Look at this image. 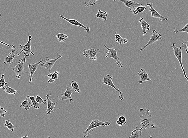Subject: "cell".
<instances>
[{
  "instance_id": "6da1fadb",
  "label": "cell",
  "mask_w": 188,
  "mask_h": 138,
  "mask_svg": "<svg viewBox=\"0 0 188 138\" xmlns=\"http://www.w3.org/2000/svg\"><path fill=\"white\" fill-rule=\"evenodd\" d=\"M151 111L148 109H140V112L141 113L140 116L141 121H140L141 125V129H146L149 130L150 128L154 129L155 126L152 121V115L150 113Z\"/></svg>"
},
{
  "instance_id": "7a4b0ae2",
  "label": "cell",
  "mask_w": 188,
  "mask_h": 138,
  "mask_svg": "<svg viewBox=\"0 0 188 138\" xmlns=\"http://www.w3.org/2000/svg\"><path fill=\"white\" fill-rule=\"evenodd\" d=\"M111 125V123L109 122H103L98 119L93 120L90 123V125L88 126L85 131H83L82 135L84 137H89V135H91L93 129L99 126H109Z\"/></svg>"
},
{
  "instance_id": "3957f363",
  "label": "cell",
  "mask_w": 188,
  "mask_h": 138,
  "mask_svg": "<svg viewBox=\"0 0 188 138\" xmlns=\"http://www.w3.org/2000/svg\"><path fill=\"white\" fill-rule=\"evenodd\" d=\"M171 47L173 48L174 55L175 56L176 59L178 60L180 65L183 74H184V77L187 81L188 85V77L187 76L186 74V71L184 68V67H183V62H182V55H183V53H182L181 47V46L180 48L177 47L176 46L175 43H173L172 45L171 46Z\"/></svg>"
},
{
  "instance_id": "277c9868",
  "label": "cell",
  "mask_w": 188,
  "mask_h": 138,
  "mask_svg": "<svg viewBox=\"0 0 188 138\" xmlns=\"http://www.w3.org/2000/svg\"><path fill=\"white\" fill-rule=\"evenodd\" d=\"M104 47L107 49L108 52H106V56H105V59L107 58H112L114 60L115 62L116 63L118 66L120 68H123V65L120 61V59L118 57L117 55V49H113V47L109 48H108L106 45H104Z\"/></svg>"
},
{
  "instance_id": "5b68a950",
  "label": "cell",
  "mask_w": 188,
  "mask_h": 138,
  "mask_svg": "<svg viewBox=\"0 0 188 138\" xmlns=\"http://www.w3.org/2000/svg\"><path fill=\"white\" fill-rule=\"evenodd\" d=\"M27 57L24 56L20 60L18 61V63L12 69V70L16 74V77L19 79L21 78L22 76L23 75L24 73H27L25 71L24 69V64L26 61Z\"/></svg>"
},
{
  "instance_id": "8992f818",
  "label": "cell",
  "mask_w": 188,
  "mask_h": 138,
  "mask_svg": "<svg viewBox=\"0 0 188 138\" xmlns=\"http://www.w3.org/2000/svg\"><path fill=\"white\" fill-rule=\"evenodd\" d=\"M113 79V76L111 75L107 74L105 77H103V81H102L103 84L111 87L115 89L116 90L118 91L119 92V100L122 101L124 99L123 93L120 90H119V89L116 87L115 85H114V83L113 82V81H112Z\"/></svg>"
},
{
  "instance_id": "52a82bcc",
  "label": "cell",
  "mask_w": 188,
  "mask_h": 138,
  "mask_svg": "<svg viewBox=\"0 0 188 138\" xmlns=\"http://www.w3.org/2000/svg\"><path fill=\"white\" fill-rule=\"evenodd\" d=\"M66 87V91L63 94H60V100L63 101H66L68 104H71L73 101L71 96L73 92H74V90L71 85V82L68 84Z\"/></svg>"
},
{
  "instance_id": "ba28073f",
  "label": "cell",
  "mask_w": 188,
  "mask_h": 138,
  "mask_svg": "<svg viewBox=\"0 0 188 138\" xmlns=\"http://www.w3.org/2000/svg\"><path fill=\"white\" fill-rule=\"evenodd\" d=\"M31 35H29L28 36V41L25 45L22 46L19 44V48L20 51L19 53H18V56L20 55V53L23 52H24V54L26 57H29L30 53H31L33 56L35 55V53L32 51L31 47Z\"/></svg>"
},
{
  "instance_id": "9c48e42d",
  "label": "cell",
  "mask_w": 188,
  "mask_h": 138,
  "mask_svg": "<svg viewBox=\"0 0 188 138\" xmlns=\"http://www.w3.org/2000/svg\"><path fill=\"white\" fill-rule=\"evenodd\" d=\"M162 39V37L161 35L159 33V32H157L156 30H154L153 32H152V35L150 38L149 40V41L146 45L141 48L140 50L141 52H143L149 46L153 44L156 42Z\"/></svg>"
},
{
  "instance_id": "30bf717a",
  "label": "cell",
  "mask_w": 188,
  "mask_h": 138,
  "mask_svg": "<svg viewBox=\"0 0 188 138\" xmlns=\"http://www.w3.org/2000/svg\"><path fill=\"white\" fill-rule=\"evenodd\" d=\"M83 51V55L84 56L89 58L90 60H97V55L101 52L99 49H90L89 50L85 49Z\"/></svg>"
},
{
  "instance_id": "8fae6325",
  "label": "cell",
  "mask_w": 188,
  "mask_h": 138,
  "mask_svg": "<svg viewBox=\"0 0 188 138\" xmlns=\"http://www.w3.org/2000/svg\"><path fill=\"white\" fill-rule=\"evenodd\" d=\"M62 58V56L61 55H60L58 57L55 59H50L49 58L46 57L45 62H43L41 64V67H44L45 69H47L49 72H50L52 67L54 65L57 60Z\"/></svg>"
},
{
  "instance_id": "7c38bea8",
  "label": "cell",
  "mask_w": 188,
  "mask_h": 138,
  "mask_svg": "<svg viewBox=\"0 0 188 138\" xmlns=\"http://www.w3.org/2000/svg\"><path fill=\"white\" fill-rule=\"evenodd\" d=\"M153 3H148L146 4V5L149 7V10L151 11V17H152L158 18L159 19V20L161 21H167L168 20V18L165 17H163L153 7Z\"/></svg>"
},
{
  "instance_id": "4fadbf2b",
  "label": "cell",
  "mask_w": 188,
  "mask_h": 138,
  "mask_svg": "<svg viewBox=\"0 0 188 138\" xmlns=\"http://www.w3.org/2000/svg\"><path fill=\"white\" fill-rule=\"evenodd\" d=\"M113 1H116L117 0H113ZM118 1H120L121 3H123L127 7L129 8L130 9V11L131 12H133L138 7L143 5L142 4H139L130 0H118Z\"/></svg>"
},
{
  "instance_id": "5bb4252c",
  "label": "cell",
  "mask_w": 188,
  "mask_h": 138,
  "mask_svg": "<svg viewBox=\"0 0 188 138\" xmlns=\"http://www.w3.org/2000/svg\"><path fill=\"white\" fill-rule=\"evenodd\" d=\"M60 17L62 19H65L68 22H69V23L73 25L76 26H78V27H81V28H83L85 30L87 33H89L90 32V27H87L85 25H84L83 24L79 22L77 20H75V19H67L66 17H64V15H61L60 16Z\"/></svg>"
},
{
  "instance_id": "9a60e30c",
  "label": "cell",
  "mask_w": 188,
  "mask_h": 138,
  "mask_svg": "<svg viewBox=\"0 0 188 138\" xmlns=\"http://www.w3.org/2000/svg\"><path fill=\"white\" fill-rule=\"evenodd\" d=\"M51 96V94H50V93H48V94H47V95H46V97L47 99V101L48 103L47 109L46 112L47 114L48 115H50L51 113L54 111L56 104L61 100L60 99L59 101H57V102H52L50 99V97Z\"/></svg>"
},
{
  "instance_id": "2e32d148",
  "label": "cell",
  "mask_w": 188,
  "mask_h": 138,
  "mask_svg": "<svg viewBox=\"0 0 188 138\" xmlns=\"http://www.w3.org/2000/svg\"><path fill=\"white\" fill-rule=\"evenodd\" d=\"M43 62V60L42 59H41V60L38 62L35 63H33L30 64H29L28 66V69L30 70V73L29 74V77H30L29 83L31 82L32 81V79H33V76L34 74H35V72L38 68L39 65L41 63Z\"/></svg>"
},
{
  "instance_id": "e0dca14e",
  "label": "cell",
  "mask_w": 188,
  "mask_h": 138,
  "mask_svg": "<svg viewBox=\"0 0 188 138\" xmlns=\"http://www.w3.org/2000/svg\"><path fill=\"white\" fill-rule=\"evenodd\" d=\"M138 75L140 77V80L138 82L140 84H143L146 81L151 82L152 81L149 77V74L144 69H141L138 72Z\"/></svg>"
},
{
  "instance_id": "ac0fdd59",
  "label": "cell",
  "mask_w": 188,
  "mask_h": 138,
  "mask_svg": "<svg viewBox=\"0 0 188 138\" xmlns=\"http://www.w3.org/2000/svg\"><path fill=\"white\" fill-rule=\"evenodd\" d=\"M18 52L16 50H13L10 52L7 56L4 59V64L6 65H10L12 66L13 62V60L16 55L18 54Z\"/></svg>"
},
{
  "instance_id": "d6986e66",
  "label": "cell",
  "mask_w": 188,
  "mask_h": 138,
  "mask_svg": "<svg viewBox=\"0 0 188 138\" xmlns=\"http://www.w3.org/2000/svg\"><path fill=\"white\" fill-rule=\"evenodd\" d=\"M139 22L141 23V25L143 31V36H145L146 33V31H149L150 30V28L151 26L145 20H144V18L143 17H141L140 19L139 20Z\"/></svg>"
},
{
  "instance_id": "ffe728a7",
  "label": "cell",
  "mask_w": 188,
  "mask_h": 138,
  "mask_svg": "<svg viewBox=\"0 0 188 138\" xmlns=\"http://www.w3.org/2000/svg\"><path fill=\"white\" fill-rule=\"evenodd\" d=\"M29 96L28 95L26 98V100L22 101L21 104L20 105V107L21 108H24L25 110H29L30 108L33 106V105L28 100V98H29Z\"/></svg>"
},
{
  "instance_id": "44dd1931",
  "label": "cell",
  "mask_w": 188,
  "mask_h": 138,
  "mask_svg": "<svg viewBox=\"0 0 188 138\" xmlns=\"http://www.w3.org/2000/svg\"><path fill=\"white\" fill-rule=\"evenodd\" d=\"M59 73V71H55L54 72L48 74L47 76L50 77V79L48 81V83L51 84L56 81L58 78V75Z\"/></svg>"
},
{
  "instance_id": "7402d4cb",
  "label": "cell",
  "mask_w": 188,
  "mask_h": 138,
  "mask_svg": "<svg viewBox=\"0 0 188 138\" xmlns=\"http://www.w3.org/2000/svg\"><path fill=\"white\" fill-rule=\"evenodd\" d=\"M143 129H135L132 132L131 135L128 138H141Z\"/></svg>"
},
{
  "instance_id": "603a6c76",
  "label": "cell",
  "mask_w": 188,
  "mask_h": 138,
  "mask_svg": "<svg viewBox=\"0 0 188 138\" xmlns=\"http://www.w3.org/2000/svg\"><path fill=\"white\" fill-rule=\"evenodd\" d=\"M115 41L117 43H119L120 45H123L127 44L128 40L127 38H122L121 35L117 33L115 35Z\"/></svg>"
},
{
  "instance_id": "cb8c5ba5",
  "label": "cell",
  "mask_w": 188,
  "mask_h": 138,
  "mask_svg": "<svg viewBox=\"0 0 188 138\" xmlns=\"http://www.w3.org/2000/svg\"><path fill=\"white\" fill-rule=\"evenodd\" d=\"M108 14L109 12H106V11L103 12L101 10L99 9L98 13L96 14V16L97 18H99V19H103L105 21H106L107 20V17Z\"/></svg>"
},
{
  "instance_id": "d4e9b609",
  "label": "cell",
  "mask_w": 188,
  "mask_h": 138,
  "mask_svg": "<svg viewBox=\"0 0 188 138\" xmlns=\"http://www.w3.org/2000/svg\"><path fill=\"white\" fill-rule=\"evenodd\" d=\"M3 90L9 94H14L16 95V93H19V92L15 90L13 88L9 87L6 85L3 88Z\"/></svg>"
},
{
  "instance_id": "484cf974",
  "label": "cell",
  "mask_w": 188,
  "mask_h": 138,
  "mask_svg": "<svg viewBox=\"0 0 188 138\" xmlns=\"http://www.w3.org/2000/svg\"><path fill=\"white\" fill-rule=\"evenodd\" d=\"M5 124H4V126L6 127H7L9 130H11V132L13 133L15 132L14 129L15 126L12 124L10 122V119H8L5 120Z\"/></svg>"
},
{
  "instance_id": "4316f807",
  "label": "cell",
  "mask_w": 188,
  "mask_h": 138,
  "mask_svg": "<svg viewBox=\"0 0 188 138\" xmlns=\"http://www.w3.org/2000/svg\"><path fill=\"white\" fill-rule=\"evenodd\" d=\"M116 123L119 126H121L122 125L125 124H126V118L125 117L123 116H119Z\"/></svg>"
},
{
  "instance_id": "83f0119b",
  "label": "cell",
  "mask_w": 188,
  "mask_h": 138,
  "mask_svg": "<svg viewBox=\"0 0 188 138\" xmlns=\"http://www.w3.org/2000/svg\"><path fill=\"white\" fill-rule=\"evenodd\" d=\"M71 85L73 88L74 89V91L78 93H81V90L79 88V84L78 83L74 81H71Z\"/></svg>"
},
{
  "instance_id": "f1b7e54d",
  "label": "cell",
  "mask_w": 188,
  "mask_h": 138,
  "mask_svg": "<svg viewBox=\"0 0 188 138\" xmlns=\"http://www.w3.org/2000/svg\"><path fill=\"white\" fill-rule=\"evenodd\" d=\"M57 37L58 40L60 42H64L68 38V36L63 33L58 34L57 35Z\"/></svg>"
},
{
  "instance_id": "f546056e",
  "label": "cell",
  "mask_w": 188,
  "mask_h": 138,
  "mask_svg": "<svg viewBox=\"0 0 188 138\" xmlns=\"http://www.w3.org/2000/svg\"><path fill=\"white\" fill-rule=\"evenodd\" d=\"M29 99L31 101L34 108L36 109H39L41 107V105H40L39 103H38L35 100V97L31 96L29 97Z\"/></svg>"
},
{
  "instance_id": "4dcf8cb0",
  "label": "cell",
  "mask_w": 188,
  "mask_h": 138,
  "mask_svg": "<svg viewBox=\"0 0 188 138\" xmlns=\"http://www.w3.org/2000/svg\"><path fill=\"white\" fill-rule=\"evenodd\" d=\"M146 9V7L141 6L138 7L136 8V9L134 10L132 12L134 14L136 15L138 14V13L143 12V11H145Z\"/></svg>"
},
{
  "instance_id": "1f68e13d",
  "label": "cell",
  "mask_w": 188,
  "mask_h": 138,
  "mask_svg": "<svg viewBox=\"0 0 188 138\" xmlns=\"http://www.w3.org/2000/svg\"><path fill=\"white\" fill-rule=\"evenodd\" d=\"M174 33H186L188 35V23L184 27H183V28L180 29H175L173 31Z\"/></svg>"
},
{
  "instance_id": "d6a6232c",
  "label": "cell",
  "mask_w": 188,
  "mask_h": 138,
  "mask_svg": "<svg viewBox=\"0 0 188 138\" xmlns=\"http://www.w3.org/2000/svg\"><path fill=\"white\" fill-rule=\"evenodd\" d=\"M99 0H89L88 3L85 1V6L87 7H89L90 6H91L95 5L97 3V2Z\"/></svg>"
},
{
  "instance_id": "836d02e7",
  "label": "cell",
  "mask_w": 188,
  "mask_h": 138,
  "mask_svg": "<svg viewBox=\"0 0 188 138\" xmlns=\"http://www.w3.org/2000/svg\"><path fill=\"white\" fill-rule=\"evenodd\" d=\"M4 74H3L2 75L0 79V89L3 88L7 84V82H5L4 78Z\"/></svg>"
},
{
  "instance_id": "e575fe53",
  "label": "cell",
  "mask_w": 188,
  "mask_h": 138,
  "mask_svg": "<svg viewBox=\"0 0 188 138\" xmlns=\"http://www.w3.org/2000/svg\"><path fill=\"white\" fill-rule=\"evenodd\" d=\"M35 100L39 103L43 104H46L47 100L45 99H42L39 95L36 96L35 97Z\"/></svg>"
},
{
  "instance_id": "d590c367",
  "label": "cell",
  "mask_w": 188,
  "mask_h": 138,
  "mask_svg": "<svg viewBox=\"0 0 188 138\" xmlns=\"http://www.w3.org/2000/svg\"><path fill=\"white\" fill-rule=\"evenodd\" d=\"M181 47L182 48H184L186 50V52L188 54V41H187L183 42L182 43Z\"/></svg>"
},
{
  "instance_id": "8d00e7d4",
  "label": "cell",
  "mask_w": 188,
  "mask_h": 138,
  "mask_svg": "<svg viewBox=\"0 0 188 138\" xmlns=\"http://www.w3.org/2000/svg\"><path fill=\"white\" fill-rule=\"evenodd\" d=\"M7 112V111L4 108H0V116L2 117H4L5 113Z\"/></svg>"
},
{
  "instance_id": "74e56055",
  "label": "cell",
  "mask_w": 188,
  "mask_h": 138,
  "mask_svg": "<svg viewBox=\"0 0 188 138\" xmlns=\"http://www.w3.org/2000/svg\"><path fill=\"white\" fill-rule=\"evenodd\" d=\"M0 43L7 46L9 47V48H10L11 49H14L16 48V46L14 45H9V44H7V43H4V42H2L1 40H0Z\"/></svg>"
},
{
  "instance_id": "f35d334b",
  "label": "cell",
  "mask_w": 188,
  "mask_h": 138,
  "mask_svg": "<svg viewBox=\"0 0 188 138\" xmlns=\"http://www.w3.org/2000/svg\"><path fill=\"white\" fill-rule=\"evenodd\" d=\"M21 138H29V137L27 134H26L24 137H22Z\"/></svg>"
},
{
  "instance_id": "ab89813d",
  "label": "cell",
  "mask_w": 188,
  "mask_h": 138,
  "mask_svg": "<svg viewBox=\"0 0 188 138\" xmlns=\"http://www.w3.org/2000/svg\"><path fill=\"white\" fill-rule=\"evenodd\" d=\"M149 138H152V136H150Z\"/></svg>"
},
{
  "instance_id": "60d3db41",
  "label": "cell",
  "mask_w": 188,
  "mask_h": 138,
  "mask_svg": "<svg viewBox=\"0 0 188 138\" xmlns=\"http://www.w3.org/2000/svg\"><path fill=\"white\" fill-rule=\"evenodd\" d=\"M47 138H50V137H48Z\"/></svg>"
},
{
  "instance_id": "b9f144b4",
  "label": "cell",
  "mask_w": 188,
  "mask_h": 138,
  "mask_svg": "<svg viewBox=\"0 0 188 138\" xmlns=\"http://www.w3.org/2000/svg\"><path fill=\"white\" fill-rule=\"evenodd\" d=\"M0 108H1V106H0Z\"/></svg>"
}]
</instances>
